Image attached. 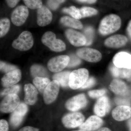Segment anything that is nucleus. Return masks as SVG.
Listing matches in <instances>:
<instances>
[{"mask_svg": "<svg viewBox=\"0 0 131 131\" xmlns=\"http://www.w3.org/2000/svg\"><path fill=\"white\" fill-rule=\"evenodd\" d=\"M121 25V19L119 16L115 14L109 15L101 21L99 31L102 35H108L118 30Z\"/></svg>", "mask_w": 131, "mask_h": 131, "instance_id": "nucleus-1", "label": "nucleus"}, {"mask_svg": "<svg viewBox=\"0 0 131 131\" xmlns=\"http://www.w3.org/2000/svg\"><path fill=\"white\" fill-rule=\"evenodd\" d=\"M42 43L46 46L51 50L61 52L65 50L66 46L63 41L56 38V34L51 31H47L42 37Z\"/></svg>", "mask_w": 131, "mask_h": 131, "instance_id": "nucleus-2", "label": "nucleus"}, {"mask_svg": "<svg viewBox=\"0 0 131 131\" xmlns=\"http://www.w3.org/2000/svg\"><path fill=\"white\" fill-rule=\"evenodd\" d=\"M89 71L86 69H80L71 73L69 86L73 90L81 88L89 78Z\"/></svg>", "mask_w": 131, "mask_h": 131, "instance_id": "nucleus-3", "label": "nucleus"}, {"mask_svg": "<svg viewBox=\"0 0 131 131\" xmlns=\"http://www.w3.org/2000/svg\"><path fill=\"white\" fill-rule=\"evenodd\" d=\"M33 45L34 39L32 34L28 31H24L13 41L12 46L20 51H26L30 49Z\"/></svg>", "mask_w": 131, "mask_h": 131, "instance_id": "nucleus-4", "label": "nucleus"}, {"mask_svg": "<svg viewBox=\"0 0 131 131\" xmlns=\"http://www.w3.org/2000/svg\"><path fill=\"white\" fill-rule=\"evenodd\" d=\"M70 61V57L62 55L55 57L49 60L47 67L51 71L58 73L68 66Z\"/></svg>", "mask_w": 131, "mask_h": 131, "instance_id": "nucleus-5", "label": "nucleus"}, {"mask_svg": "<svg viewBox=\"0 0 131 131\" xmlns=\"http://www.w3.org/2000/svg\"><path fill=\"white\" fill-rule=\"evenodd\" d=\"M19 98L16 94L6 95L1 103V112L4 113L13 112L20 104Z\"/></svg>", "mask_w": 131, "mask_h": 131, "instance_id": "nucleus-6", "label": "nucleus"}, {"mask_svg": "<svg viewBox=\"0 0 131 131\" xmlns=\"http://www.w3.org/2000/svg\"><path fill=\"white\" fill-rule=\"evenodd\" d=\"M85 117L79 112L70 113L64 115L62 122L64 126L68 128H74L80 127L84 122Z\"/></svg>", "mask_w": 131, "mask_h": 131, "instance_id": "nucleus-7", "label": "nucleus"}, {"mask_svg": "<svg viewBox=\"0 0 131 131\" xmlns=\"http://www.w3.org/2000/svg\"><path fill=\"white\" fill-rule=\"evenodd\" d=\"M77 54L80 58L90 62H97L100 61L102 58V56L100 51L91 48H83L78 49Z\"/></svg>", "mask_w": 131, "mask_h": 131, "instance_id": "nucleus-8", "label": "nucleus"}, {"mask_svg": "<svg viewBox=\"0 0 131 131\" xmlns=\"http://www.w3.org/2000/svg\"><path fill=\"white\" fill-rule=\"evenodd\" d=\"M87 103L85 95L81 94L68 100L65 103V107L68 110L74 112L85 107Z\"/></svg>", "mask_w": 131, "mask_h": 131, "instance_id": "nucleus-9", "label": "nucleus"}, {"mask_svg": "<svg viewBox=\"0 0 131 131\" xmlns=\"http://www.w3.org/2000/svg\"><path fill=\"white\" fill-rule=\"evenodd\" d=\"M59 88L60 84L57 81L53 80L50 83L43 93L45 103L50 104L56 100L59 92Z\"/></svg>", "mask_w": 131, "mask_h": 131, "instance_id": "nucleus-10", "label": "nucleus"}, {"mask_svg": "<svg viewBox=\"0 0 131 131\" xmlns=\"http://www.w3.org/2000/svg\"><path fill=\"white\" fill-rule=\"evenodd\" d=\"M28 14L27 7L23 5L17 7L13 11L11 15L12 23L17 26L22 25L25 22Z\"/></svg>", "mask_w": 131, "mask_h": 131, "instance_id": "nucleus-11", "label": "nucleus"}, {"mask_svg": "<svg viewBox=\"0 0 131 131\" xmlns=\"http://www.w3.org/2000/svg\"><path fill=\"white\" fill-rule=\"evenodd\" d=\"M28 107L24 103H20L18 107L12 112L10 116V122L13 126L17 127L20 125L24 116L27 112Z\"/></svg>", "mask_w": 131, "mask_h": 131, "instance_id": "nucleus-12", "label": "nucleus"}, {"mask_svg": "<svg viewBox=\"0 0 131 131\" xmlns=\"http://www.w3.org/2000/svg\"><path fill=\"white\" fill-rule=\"evenodd\" d=\"M65 35L69 42L74 46L80 47L85 45L86 43L84 35L77 31L68 29L65 31Z\"/></svg>", "mask_w": 131, "mask_h": 131, "instance_id": "nucleus-13", "label": "nucleus"}, {"mask_svg": "<svg viewBox=\"0 0 131 131\" xmlns=\"http://www.w3.org/2000/svg\"><path fill=\"white\" fill-rule=\"evenodd\" d=\"M110 109V103L107 96H103L97 100L94 106V112L99 117L105 116Z\"/></svg>", "mask_w": 131, "mask_h": 131, "instance_id": "nucleus-14", "label": "nucleus"}, {"mask_svg": "<svg viewBox=\"0 0 131 131\" xmlns=\"http://www.w3.org/2000/svg\"><path fill=\"white\" fill-rule=\"evenodd\" d=\"M103 124V120L97 115L90 116L79 127L86 131H95L98 130Z\"/></svg>", "mask_w": 131, "mask_h": 131, "instance_id": "nucleus-15", "label": "nucleus"}, {"mask_svg": "<svg viewBox=\"0 0 131 131\" xmlns=\"http://www.w3.org/2000/svg\"><path fill=\"white\" fill-rule=\"evenodd\" d=\"M113 63L119 68L131 69V55L125 52H121L115 55Z\"/></svg>", "mask_w": 131, "mask_h": 131, "instance_id": "nucleus-16", "label": "nucleus"}, {"mask_svg": "<svg viewBox=\"0 0 131 131\" xmlns=\"http://www.w3.org/2000/svg\"><path fill=\"white\" fill-rule=\"evenodd\" d=\"M52 15L46 7L43 6L38 8L37 12V23L40 27L48 25L51 23Z\"/></svg>", "mask_w": 131, "mask_h": 131, "instance_id": "nucleus-17", "label": "nucleus"}, {"mask_svg": "<svg viewBox=\"0 0 131 131\" xmlns=\"http://www.w3.org/2000/svg\"><path fill=\"white\" fill-rule=\"evenodd\" d=\"M21 77V72L19 69L6 73L1 79L3 86L6 88L15 85L20 81Z\"/></svg>", "mask_w": 131, "mask_h": 131, "instance_id": "nucleus-18", "label": "nucleus"}, {"mask_svg": "<svg viewBox=\"0 0 131 131\" xmlns=\"http://www.w3.org/2000/svg\"><path fill=\"white\" fill-rule=\"evenodd\" d=\"M112 115L115 120L122 121L131 118V107L129 106L119 105L113 110Z\"/></svg>", "mask_w": 131, "mask_h": 131, "instance_id": "nucleus-19", "label": "nucleus"}, {"mask_svg": "<svg viewBox=\"0 0 131 131\" xmlns=\"http://www.w3.org/2000/svg\"><path fill=\"white\" fill-rule=\"evenodd\" d=\"M109 88L113 93L122 96H128L130 91L128 86L121 80L115 79L111 82Z\"/></svg>", "mask_w": 131, "mask_h": 131, "instance_id": "nucleus-20", "label": "nucleus"}, {"mask_svg": "<svg viewBox=\"0 0 131 131\" xmlns=\"http://www.w3.org/2000/svg\"><path fill=\"white\" fill-rule=\"evenodd\" d=\"M25 96L24 100L26 104L30 105H34L37 102L38 92L37 88L31 84H27L24 86Z\"/></svg>", "mask_w": 131, "mask_h": 131, "instance_id": "nucleus-21", "label": "nucleus"}, {"mask_svg": "<svg viewBox=\"0 0 131 131\" xmlns=\"http://www.w3.org/2000/svg\"><path fill=\"white\" fill-rule=\"evenodd\" d=\"M127 41L128 39L126 36L119 34L108 38L105 40L104 44L109 48H118L125 46Z\"/></svg>", "mask_w": 131, "mask_h": 131, "instance_id": "nucleus-22", "label": "nucleus"}, {"mask_svg": "<svg viewBox=\"0 0 131 131\" xmlns=\"http://www.w3.org/2000/svg\"><path fill=\"white\" fill-rule=\"evenodd\" d=\"M110 70L114 77L125 78L131 81V69L119 68L113 64L110 66Z\"/></svg>", "mask_w": 131, "mask_h": 131, "instance_id": "nucleus-23", "label": "nucleus"}, {"mask_svg": "<svg viewBox=\"0 0 131 131\" xmlns=\"http://www.w3.org/2000/svg\"><path fill=\"white\" fill-rule=\"evenodd\" d=\"M71 72L69 71L59 72L53 76V80L57 81L61 86L66 88L69 86L70 75Z\"/></svg>", "mask_w": 131, "mask_h": 131, "instance_id": "nucleus-24", "label": "nucleus"}, {"mask_svg": "<svg viewBox=\"0 0 131 131\" xmlns=\"http://www.w3.org/2000/svg\"><path fill=\"white\" fill-rule=\"evenodd\" d=\"M60 22L64 25L75 29H81L83 27L81 22L78 19L68 16L62 17L60 19Z\"/></svg>", "mask_w": 131, "mask_h": 131, "instance_id": "nucleus-25", "label": "nucleus"}, {"mask_svg": "<svg viewBox=\"0 0 131 131\" xmlns=\"http://www.w3.org/2000/svg\"><path fill=\"white\" fill-rule=\"evenodd\" d=\"M50 82L49 78L46 77H35L33 80V83L36 88L41 93H43Z\"/></svg>", "mask_w": 131, "mask_h": 131, "instance_id": "nucleus-26", "label": "nucleus"}, {"mask_svg": "<svg viewBox=\"0 0 131 131\" xmlns=\"http://www.w3.org/2000/svg\"><path fill=\"white\" fill-rule=\"evenodd\" d=\"M31 74L34 78L37 77H46L47 76V71L43 66L38 64H34L30 68Z\"/></svg>", "mask_w": 131, "mask_h": 131, "instance_id": "nucleus-27", "label": "nucleus"}, {"mask_svg": "<svg viewBox=\"0 0 131 131\" xmlns=\"http://www.w3.org/2000/svg\"><path fill=\"white\" fill-rule=\"evenodd\" d=\"M10 23L7 18L1 19L0 20V37L2 38L8 32L10 28Z\"/></svg>", "mask_w": 131, "mask_h": 131, "instance_id": "nucleus-28", "label": "nucleus"}, {"mask_svg": "<svg viewBox=\"0 0 131 131\" xmlns=\"http://www.w3.org/2000/svg\"><path fill=\"white\" fill-rule=\"evenodd\" d=\"M63 13L69 14L73 18L77 19H80L82 18L80 9L77 8L75 7L72 6L69 8H63L62 10Z\"/></svg>", "mask_w": 131, "mask_h": 131, "instance_id": "nucleus-29", "label": "nucleus"}, {"mask_svg": "<svg viewBox=\"0 0 131 131\" xmlns=\"http://www.w3.org/2000/svg\"><path fill=\"white\" fill-rule=\"evenodd\" d=\"M82 18H86L96 15L98 12L96 9L93 8L84 7L80 9Z\"/></svg>", "mask_w": 131, "mask_h": 131, "instance_id": "nucleus-30", "label": "nucleus"}, {"mask_svg": "<svg viewBox=\"0 0 131 131\" xmlns=\"http://www.w3.org/2000/svg\"><path fill=\"white\" fill-rule=\"evenodd\" d=\"M20 89L19 85L15 84L8 88H6L1 93V96H6L12 94H17Z\"/></svg>", "mask_w": 131, "mask_h": 131, "instance_id": "nucleus-31", "label": "nucleus"}, {"mask_svg": "<svg viewBox=\"0 0 131 131\" xmlns=\"http://www.w3.org/2000/svg\"><path fill=\"white\" fill-rule=\"evenodd\" d=\"M26 6L30 9H38L42 6V0H23Z\"/></svg>", "mask_w": 131, "mask_h": 131, "instance_id": "nucleus-32", "label": "nucleus"}, {"mask_svg": "<svg viewBox=\"0 0 131 131\" xmlns=\"http://www.w3.org/2000/svg\"><path fill=\"white\" fill-rule=\"evenodd\" d=\"M84 36L86 39V43L85 45L89 46L91 44L94 38L93 29L91 27H87L84 31Z\"/></svg>", "mask_w": 131, "mask_h": 131, "instance_id": "nucleus-33", "label": "nucleus"}, {"mask_svg": "<svg viewBox=\"0 0 131 131\" xmlns=\"http://www.w3.org/2000/svg\"><path fill=\"white\" fill-rule=\"evenodd\" d=\"M1 70L2 72L6 74L15 70L17 69V67L14 65H11L8 64L6 63L5 62L1 61Z\"/></svg>", "mask_w": 131, "mask_h": 131, "instance_id": "nucleus-34", "label": "nucleus"}, {"mask_svg": "<svg viewBox=\"0 0 131 131\" xmlns=\"http://www.w3.org/2000/svg\"><path fill=\"white\" fill-rule=\"evenodd\" d=\"M106 92V90L105 89L95 90L89 91L88 95L92 98H100L103 96Z\"/></svg>", "mask_w": 131, "mask_h": 131, "instance_id": "nucleus-35", "label": "nucleus"}, {"mask_svg": "<svg viewBox=\"0 0 131 131\" xmlns=\"http://www.w3.org/2000/svg\"><path fill=\"white\" fill-rule=\"evenodd\" d=\"M66 0H48L47 5L53 10L57 9L61 3L64 2Z\"/></svg>", "mask_w": 131, "mask_h": 131, "instance_id": "nucleus-36", "label": "nucleus"}, {"mask_svg": "<svg viewBox=\"0 0 131 131\" xmlns=\"http://www.w3.org/2000/svg\"><path fill=\"white\" fill-rule=\"evenodd\" d=\"M81 63V61L80 58L74 55H71L70 57V61L68 67H74L79 65Z\"/></svg>", "mask_w": 131, "mask_h": 131, "instance_id": "nucleus-37", "label": "nucleus"}, {"mask_svg": "<svg viewBox=\"0 0 131 131\" xmlns=\"http://www.w3.org/2000/svg\"><path fill=\"white\" fill-rule=\"evenodd\" d=\"M115 101L117 105H120L129 106L130 105V100L127 98L117 97L115 98Z\"/></svg>", "mask_w": 131, "mask_h": 131, "instance_id": "nucleus-38", "label": "nucleus"}, {"mask_svg": "<svg viewBox=\"0 0 131 131\" xmlns=\"http://www.w3.org/2000/svg\"><path fill=\"white\" fill-rule=\"evenodd\" d=\"M95 82H96V81H95V79L94 77H90L88 79L84 85L81 88L82 89L89 88L94 86L95 84Z\"/></svg>", "mask_w": 131, "mask_h": 131, "instance_id": "nucleus-39", "label": "nucleus"}, {"mask_svg": "<svg viewBox=\"0 0 131 131\" xmlns=\"http://www.w3.org/2000/svg\"><path fill=\"white\" fill-rule=\"evenodd\" d=\"M8 125L6 121L1 119L0 121V131H8Z\"/></svg>", "mask_w": 131, "mask_h": 131, "instance_id": "nucleus-40", "label": "nucleus"}, {"mask_svg": "<svg viewBox=\"0 0 131 131\" xmlns=\"http://www.w3.org/2000/svg\"><path fill=\"white\" fill-rule=\"evenodd\" d=\"M20 0H6L7 4L9 7H14Z\"/></svg>", "mask_w": 131, "mask_h": 131, "instance_id": "nucleus-41", "label": "nucleus"}, {"mask_svg": "<svg viewBox=\"0 0 131 131\" xmlns=\"http://www.w3.org/2000/svg\"><path fill=\"white\" fill-rule=\"evenodd\" d=\"M19 131H39V130L32 127L26 126L21 128Z\"/></svg>", "mask_w": 131, "mask_h": 131, "instance_id": "nucleus-42", "label": "nucleus"}, {"mask_svg": "<svg viewBox=\"0 0 131 131\" xmlns=\"http://www.w3.org/2000/svg\"><path fill=\"white\" fill-rule=\"evenodd\" d=\"M77 1L79 2L83 3L93 4L96 2L97 0H77Z\"/></svg>", "mask_w": 131, "mask_h": 131, "instance_id": "nucleus-43", "label": "nucleus"}, {"mask_svg": "<svg viewBox=\"0 0 131 131\" xmlns=\"http://www.w3.org/2000/svg\"><path fill=\"white\" fill-rule=\"evenodd\" d=\"M127 31L129 38L131 40V20L129 21L127 28Z\"/></svg>", "mask_w": 131, "mask_h": 131, "instance_id": "nucleus-44", "label": "nucleus"}, {"mask_svg": "<svg viewBox=\"0 0 131 131\" xmlns=\"http://www.w3.org/2000/svg\"><path fill=\"white\" fill-rule=\"evenodd\" d=\"M127 126L129 131H131V118L129 119L127 122Z\"/></svg>", "mask_w": 131, "mask_h": 131, "instance_id": "nucleus-45", "label": "nucleus"}, {"mask_svg": "<svg viewBox=\"0 0 131 131\" xmlns=\"http://www.w3.org/2000/svg\"><path fill=\"white\" fill-rule=\"evenodd\" d=\"M97 131H112V130L107 127H103L98 129Z\"/></svg>", "mask_w": 131, "mask_h": 131, "instance_id": "nucleus-46", "label": "nucleus"}, {"mask_svg": "<svg viewBox=\"0 0 131 131\" xmlns=\"http://www.w3.org/2000/svg\"><path fill=\"white\" fill-rule=\"evenodd\" d=\"M72 131H86L84 130H82V129H80V130H77Z\"/></svg>", "mask_w": 131, "mask_h": 131, "instance_id": "nucleus-47", "label": "nucleus"}]
</instances>
